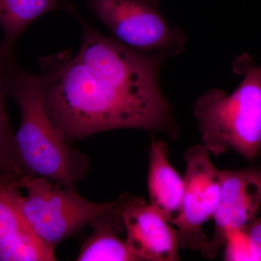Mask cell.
<instances>
[{"instance_id":"cell-1","label":"cell","mask_w":261,"mask_h":261,"mask_svg":"<svg viewBox=\"0 0 261 261\" xmlns=\"http://www.w3.org/2000/svg\"><path fill=\"white\" fill-rule=\"evenodd\" d=\"M80 22L82 45L40 61L47 114L65 140L97 132L133 128L178 137V126L159 83L165 51L136 50L103 35L69 3L63 5Z\"/></svg>"},{"instance_id":"cell-2","label":"cell","mask_w":261,"mask_h":261,"mask_svg":"<svg viewBox=\"0 0 261 261\" xmlns=\"http://www.w3.org/2000/svg\"><path fill=\"white\" fill-rule=\"evenodd\" d=\"M243 80L233 93L211 89L194 106L202 145L219 156L233 149L247 161L261 152V65L247 55L233 63Z\"/></svg>"},{"instance_id":"cell-3","label":"cell","mask_w":261,"mask_h":261,"mask_svg":"<svg viewBox=\"0 0 261 261\" xmlns=\"http://www.w3.org/2000/svg\"><path fill=\"white\" fill-rule=\"evenodd\" d=\"M44 80L18 67L10 98L18 104L20 123L15 144L24 166L32 176L47 178L73 189L83 172V160L47 114L44 103Z\"/></svg>"},{"instance_id":"cell-4","label":"cell","mask_w":261,"mask_h":261,"mask_svg":"<svg viewBox=\"0 0 261 261\" xmlns=\"http://www.w3.org/2000/svg\"><path fill=\"white\" fill-rule=\"evenodd\" d=\"M21 189L27 191V195L20 197L24 219L38 236L53 245L92 224L114 204L94 203L73 189L40 176L25 178Z\"/></svg>"},{"instance_id":"cell-5","label":"cell","mask_w":261,"mask_h":261,"mask_svg":"<svg viewBox=\"0 0 261 261\" xmlns=\"http://www.w3.org/2000/svg\"><path fill=\"white\" fill-rule=\"evenodd\" d=\"M116 40L136 50L179 54L185 36L170 27L156 7L143 0H86Z\"/></svg>"},{"instance_id":"cell-6","label":"cell","mask_w":261,"mask_h":261,"mask_svg":"<svg viewBox=\"0 0 261 261\" xmlns=\"http://www.w3.org/2000/svg\"><path fill=\"white\" fill-rule=\"evenodd\" d=\"M211 153L203 145L185 152V195L181 216L175 224L179 249L201 250L208 238L203 225L214 219L221 192V170L214 166Z\"/></svg>"},{"instance_id":"cell-7","label":"cell","mask_w":261,"mask_h":261,"mask_svg":"<svg viewBox=\"0 0 261 261\" xmlns=\"http://www.w3.org/2000/svg\"><path fill=\"white\" fill-rule=\"evenodd\" d=\"M221 192L214 233L200 252L215 258L233 233L256 219L261 205V168L221 170Z\"/></svg>"},{"instance_id":"cell-8","label":"cell","mask_w":261,"mask_h":261,"mask_svg":"<svg viewBox=\"0 0 261 261\" xmlns=\"http://www.w3.org/2000/svg\"><path fill=\"white\" fill-rule=\"evenodd\" d=\"M128 246L142 260L177 261V232L153 206L138 196L118 200Z\"/></svg>"},{"instance_id":"cell-9","label":"cell","mask_w":261,"mask_h":261,"mask_svg":"<svg viewBox=\"0 0 261 261\" xmlns=\"http://www.w3.org/2000/svg\"><path fill=\"white\" fill-rule=\"evenodd\" d=\"M185 190V179L170 163L164 144L152 140L149 160V204L175 225L181 216Z\"/></svg>"},{"instance_id":"cell-10","label":"cell","mask_w":261,"mask_h":261,"mask_svg":"<svg viewBox=\"0 0 261 261\" xmlns=\"http://www.w3.org/2000/svg\"><path fill=\"white\" fill-rule=\"evenodd\" d=\"M94 231L83 244L76 260L138 261L140 257L120 234L125 230L118 201L92 224Z\"/></svg>"},{"instance_id":"cell-11","label":"cell","mask_w":261,"mask_h":261,"mask_svg":"<svg viewBox=\"0 0 261 261\" xmlns=\"http://www.w3.org/2000/svg\"><path fill=\"white\" fill-rule=\"evenodd\" d=\"M64 0H0V27L3 39L0 51L13 54L25 29L39 17L58 10Z\"/></svg>"},{"instance_id":"cell-12","label":"cell","mask_w":261,"mask_h":261,"mask_svg":"<svg viewBox=\"0 0 261 261\" xmlns=\"http://www.w3.org/2000/svg\"><path fill=\"white\" fill-rule=\"evenodd\" d=\"M53 246L32 228H25L0 242V261L56 260Z\"/></svg>"},{"instance_id":"cell-13","label":"cell","mask_w":261,"mask_h":261,"mask_svg":"<svg viewBox=\"0 0 261 261\" xmlns=\"http://www.w3.org/2000/svg\"><path fill=\"white\" fill-rule=\"evenodd\" d=\"M20 189L18 184L0 185V242L30 228L20 209Z\"/></svg>"},{"instance_id":"cell-14","label":"cell","mask_w":261,"mask_h":261,"mask_svg":"<svg viewBox=\"0 0 261 261\" xmlns=\"http://www.w3.org/2000/svg\"><path fill=\"white\" fill-rule=\"evenodd\" d=\"M240 233L246 240L249 260L261 261V217L254 219Z\"/></svg>"},{"instance_id":"cell-15","label":"cell","mask_w":261,"mask_h":261,"mask_svg":"<svg viewBox=\"0 0 261 261\" xmlns=\"http://www.w3.org/2000/svg\"><path fill=\"white\" fill-rule=\"evenodd\" d=\"M143 1L149 3V4L153 5L154 7H157V5H159L160 0H143Z\"/></svg>"}]
</instances>
